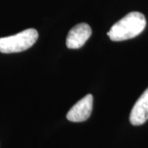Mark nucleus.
<instances>
[{
    "mask_svg": "<svg viewBox=\"0 0 148 148\" xmlns=\"http://www.w3.org/2000/svg\"><path fill=\"white\" fill-rule=\"evenodd\" d=\"M147 25L143 13L132 12L114 24L107 35L113 41H123L138 36Z\"/></svg>",
    "mask_w": 148,
    "mask_h": 148,
    "instance_id": "f257e3e1",
    "label": "nucleus"
},
{
    "mask_svg": "<svg viewBox=\"0 0 148 148\" xmlns=\"http://www.w3.org/2000/svg\"><path fill=\"white\" fill-rule=\"evenodd\" d=\"M38 32L29 28L16 35L0 38V52L3 53H19L28 49L36 42Z\"/></svg>",
    "mask_w": 148,
    "mask_h": 148,
    "instance_id": "f03ea898",
    "label": "nucleus"
},
{
    "mask_svg": "<svg viewBox=\"0 0 148 148\" xmlns=\"http://www.w3.org/2000/svg\"><path fill=\"white\" fill-rule=\"evenodd\" d=\"M93 106V96L88 94L74 105L67 114L68 120L79 123L87 120L90 116Z\"/></svg>",
    "mask_w": 148,
    "mask_h": 148,
    "instance_id": "7ed1b4c3",
    "label": "nucleus"
},
{
    "mask_svg": "<svg viewBox=\"0 0 148 148\" xmlns=\"http://www.w3.org/2000/svg\"><path fill=\"white\" fill-rule=\"evenodd\" d=\"M91 28L86 23H79L69 31L66 45L69 49H79L91 36Z\"/></svg>",
    "mask_w": 148,
    "mask_h": 148,
    "instance_id": "20e7f679",
    "label": "nucleus"
},
{
    "mask_svg": "<svg viewBox=\"0 0 148 148\" xmlns=\"http://www.w3.org/2000/svg\"><path fill=\"white\" fill-rule=\"evenodd\" d=\"M129 120L134 126H140L148 120V88L135 103L130 113Z\"/></svg>",
    "mask_w": 148,
    "mask_h": 148,
    "instance_id": "39448f33",
    "label": "nucleus"
}]
</instances>
